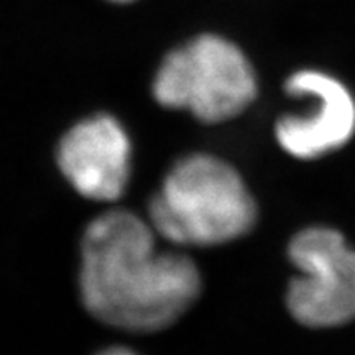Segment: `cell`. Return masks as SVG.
Wrapping results in <instances>:
<instances>
[{
    "instance_id": "5",
    "label": "cell",
    "mask_w": 355,
    "mask_h": 355,
    "mask_svg": "<svg viewBox=\"0 0 355 355\" xmlns=\"http://www.w3.org/2000/svg\"><path fill=\"white\" fill-rule=\"evenodd\" d=\"M132 146L121 123L109 115L79 122L58 146V165L84 198L115 201L130 180Z\"/></svg>"
},
{
    "instance_id": "8",
    "label": "cell",
    "mask_w": 355,
    "mask_h": 355,
    "mask_svg": "<svg viewBox=\"0 0 355 355\" xmlns=\"http://www.w3.org/2000/svg\"><path fill=\"white\" fill-rule=\"evenodd\" d=\"M110 2H115V3H128V2H133V0H110Z\"/></svg>"
},
{
    "instance_id": "7",
    "label": "cell",
    "mask_w": 355,
    "mask_h": 355,
    "mask_svg": "<svg viewBox=\"0 0 355 355\" xmlns=\"http://www.w3.org/2000/svg\"><path fill=\"white\" fill-rule=\"evenodd\" d=\"M97 355H137V354H133L132 350H128V349L112 347V349H107V350H102V352L97 354Z\"/></svg>"
},
{
    "instance_id": "3",
    "label": "cell",
    "mask_w": 355,
    "mask_h": 355,
    "mask_svg": "<svg viewBox=\"0 0 355 355\" xmlns=\"http://www.w3.org/2000/svg\"><path fill=\"white\" fill-rule=\"evenodd\" d=\"M153 94L165 107L188 110L199 121L216 123L250 105L257 81L250 63L234 43L204 35L165 58Z\"/></svg>"
},
{
    "instance_id": "6",
    "label": "cell",
    "mask_w": 355,
    "mask_h": 355,
    "mask_svg": "<svg viewBox=\"0 0 355 355\" xmlns=\"http://www.w3.org/2000/svg\"><path fill=\"white\" fill-rule=\"evenodd\" d=\"M291 96L313 97L314 107L304 117H283L277 139L296 158H319L347 144L355 132V101L343 83L331 74L306 69L286 81Z\"/></svg>"
},
{
    "instance_id": "1",
    "label": "cell",
    "mask_w": 355,
    "mask_h": 355,
    "mask_svg": "<svg viewBox=\"0 0 355 355\" xmlns=\"http://www.w3.org/2000/svg\"><path fill=\"white\" fill-rule=\"evenodd\" d=\"M152 224L133 212H105L81 245V296L89 313L130 332L171 326L201 291L198 266L181 252H159Z\"/></svg>"
},
{
    "instance_id": "4",
    "label": "cell",
    "mask_w": 355,
    "mask_h": 355,
    "mask_svg": "<svg viewBox=\"0 0 355 355\" xmlns=\"http://www.w3.org/2000/svg\"><path fill=\"white\" fill-rule=\"evenodd\" d=\"M300 270L288 290V308L301 324L332 327L355 318V250L339 232L313 227L291 241Z\"/></svg>"
},
{
    "instance_id": "2",
    "label": "cell",
    "mask_w": 355,
    "mask_h": 355,
    "mask_svg": "<svg viewBox=\"0 0 355 355\" xmlns=\"http://www.w3.org/2000/svg\"><path fill=\"white\" fill-rule=\"evenodd\" d=\"M148 216L155 232L175 245L211 247L247 234L257 207L232 166L211 155H191L168 171Z\"/></svg>"
}]
</instances>
